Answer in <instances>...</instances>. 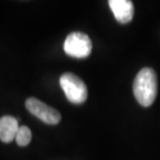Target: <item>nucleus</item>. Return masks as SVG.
I'll return each mask as SVG.
<instances>
[{
	"instance_id": "obj_4",
	"label": "nucleus",
	"mask_w": 160,
	"mask_h": 160,
	"mask_svg": "<svg viewBox=\"0 0 160 160\" xmlns=\"http://www.w3.org/2000/svg\"><path fill=\"white\" fill-rule=\"evenodd\" d=\"M25 105H26V108L30 113H32L38 119H40L46 124L56 125L59 123L60 119H62L59 111H57L53 107L49 106L37 98H28L25 102Z\"/></svg>"
},
{
	"instance_id": "obj_2",
	"label": "nucleus",
	"mask_w": 160,
	"mask_h": 160,
	"mask_svg": "<svg viewBox=\"0 0 160 160\" xmlns=\"http://www.w3.org/2000/svg\"><path fill=\"white\" fill-rule=\"evenodd\" d=\"M59 84L67 99L73 104H82L88 99V88L77 75L65 73L60 76Z\"/></svg>"
},
{
	"instance_id": "obj_1",
	"label": "nucleus",
	"mask_w": 160,
	"mask_h": 160,
	"mask_svg": "<svg viewBox=\"0 0 160 160\" xmlns=\"http://www.w3.org/2000/svg\"><path fill=\"white\" fill-rule=\"evenodd\" d=\"M157 75L154 70L143 68L137 73L133 82V94L142 106H151L157 96Z\"/></svg>"
},
{
	"instance_id": "obj_7",
	"label": "nucleus",
	"mask_w": 160,
	"mask_h": 160,
	"mask_svg": "<svg viewBox=\"0 0 160 160\" xmlns=\"http://www.w3.org/2000/svg\"><path fill=\"white\" fill-rule=\"evenodd\" d=\"M16 142L18 146L26 147L31 142V131L27 126H22L19 128L17 135H16Z\"/></svg>"
},
{
	"instance_id": "obj_3",
	"label": "nucleus",
	"mask_w": 160,
	"mask_h": 160,
	"mask_svg": "<svg viewBox=\"0 0 160 160\" xmlns=\"http://www.w3.org/2000/svg\"><path fill=\"white\" fill-rule=\"evenodd\" d=\"M92 44L88 34L74 31L66 38L63 50L69 56L75 58H85L92 52Z\"/></svg>"
},
{
	"instance_id": "obj_6",
	"label": "nucleus",
	"mask_w": 160,
	"mask_h": 160,
	"mask_svg": "<svg viewBox=\"0 0 160 160\" xmlns=\"http://www.w3.org/2000/svg\"><path fill=\"white\" fill-rule=\"evenodd\" d=\"M17 119L11 116H4L0 119V140L3 142H11L16 138L19 130Z\"/></svg>"
},
{
	"instance_id": "obj_5",
	"label": "nucleus",
	"mask_w": 160,
	"mask_h": 160,
	"mask_svg": "<svg viewBox=\"0 0 160 160\" xmlns=\"http://www.w3.org/2000/svg\"><path fill=\"white\" fill-rule=\"evenodd\" d=\"M110 9L113 12L116 20L122 24L131 22L134 15V6L130 0H110L108 2Z\"/></svg>"
}]
</instances>
